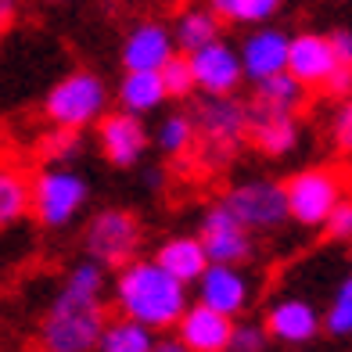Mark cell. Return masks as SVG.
Segmentation results:
<instances>
[{
	"mask_svg": "<svg viewBox=\"0 0 352 352\" xmlns=\"http://www.w3.org/2000/svg\"><path fill=\"white\" fill-rule=\"evenodd\" d=\"M334 137H338V148L352 155V101L338 111V119H334Z\"/></svg>",
	"mask_w": 352,
	"mask_h": 352,
	"instance_id": "836d02e7",
	"label": "cell"
},
{
	"mask_svg": "<svg viewBox=\"0 0 352 352\" xmlns=\"http://www.w3.org/2000/svg\"><path fill=\"white\" fill-rule=\"evenodd\" d=\"M287 61V36L280 29H259L245 40V54H241V72L252 76L255 83L266 76H274L284 69Z\"/></svg>",
	"mask_w": 352,
	"mask_h": 352,
	"instance_id": "2e32d148",
	"label": "cell"
},
{
	"mask_svg": "<svg viewBox=\"0 0 352 352\" xmlns=\"http://www.w3.org/2000/svg\"><path fill=\"white\" fill-rule=\"evenodd\" d=\"M331 51H334V61H342V65H352V33H345V29H338V33L327 36Z\"/></svg>",
	"mask_w": 352,
	"mask_h": 352,
	"instance_id": "e575fe53",
	"label": "cell"
},
{
	"mask_svg": "<svg viewBox=\"0 0 352 352\" xmlns=\"http://www.w3.org/2000/svg\"><path fill=\"white\" fill-rule=\"evenodd\" d=\"M87 201V184L72 173H43L36 187L29 190V209H36L40 223L47 227H65Z\"/></svg>",
	"mask_w": 352,
	"mask_h": 352,
	"instance_id": "8992f818",
	"label": "cell"
},
{
	"mask_svg": "<svg viewBox=\"0 0 352 352\" xmlns=\"http://www.w3.org/2000/svg\"><path fill=\"white\" fill-rule=\"evenodd\" d=\"M190 133H195V126H190V119H184V116H169V119L162 122V130H158V144H162L166 151L180 155V151H187Z\"/></svg>",
	"mask_w": 352,
	"mask_h": 352,
	"instance_id": "4316f807",
	"label": "cell"
},
{
	"mask_svg": "<svg viewBox=\"0 0 352 352\" xmlns=\"http://www.w3.org/2000/svg\"><path fill=\"white\" fill-rule=\"evenodd\" d=\"M158 266L166 270V274H173L180 284L187 280H198V274L205 266H209V255H205L201 241H190V237H176V241L162 245V252H158Z\"/></svg>",
	"mask_w": 352,
	"mask_h": 352,
	"instance_id": "ac0fdd59",
	"label": "cell"
},
{
	"mask_svg": "<svg viewBox=\"0 0 352 352\" xmlns=\"http://www.w3.org/2000/svg\"><path fill=\"white\" fill-rule=\"evenodd\" d=\"M198 295H201L205 306H212L219 313L234 316L248 302V284L227 263H216V266H205L201 274H198Z\"/></svg>",
	"mask_w": 352,
	"mask_h": 352,
	"instance_id": "4fadbf2b",
	"label": "cell"
},
{
	"mask_svg": "<svg viewBox=\"0 0 352 352\" xmlns=\"http://www.w3.org/2000/svg\"><path fill=\"white\" fill-rule=\"evenodd\" d=\"M180 342L190 352H219V349H230V334L234 324L227 313H219L212 306H195V309H184L180 313Z\"/></svg>",
	"mask_w": 352,
	"mask_h": 352,
	"instance_id": "8fae6325",
	"label": "cell"
},
{
	"mask_svg": "<svg viewBox=\"0 0 352 352\" xmlns=\"http://www.w3.org/2000/svg\"><path fill=\"white\" fill-rule=\"evenodd\" d=\"M65 287H69V292H79V295H94V298H98V295H101V266H94V263L76 266Z\"/></svg>",
	"mask_w": 352,
	"mask_h": 352,
	"instance_id": "f1b7e54d",
	"label": "cell"
},
{
	"mask_svg": "<svg viewBox=\"0 0 352 352\" xmlns=\"http://www.w3.org/2000/svg\"><path fill=\"white\" fill-rule=\"evenodd\" d=\"M29 212V184L22 173L0 166V230Z\"/></svg>",
	"mask_w": 352,
	"mask_h": 352,
	"instance_id": "603a6c76",
	"label": "cell"
},
{
	"mask_svg": "<svg viewBox=\"0 0 352 352\" xmlns=\"http://www.w3.org/2000/svg\"><path fill=\"white\" fill-rule=\"evenodd\" d=\"M119 98L130 111H151L166 101V87H162V79H158V72H130L122 79Z\"/></svg>",
	"mask_w": 352,
	"mask_h": 352,
	"instance_id": "44dd1931",
	"label": "cell"
},
{
	"mask_svg": "<svg viewBox=\"0 0 352 352\" xmlns=\"http://www.w3.org/2000/svg\"><path fill=\"white\" fill-rule=\"evenodd\" d=\"M104 331V309L94 295L61 292L43 324V345L51 352H90Z\"/></svg>",
	"mask_w": 352,
	"mask_h": 352,
	"instance_id": "7a4b0ae2",
	"label": "cell"
},
{
	"mask_svg": "<svg viewBox=\"0 0 352 352\" xmlns=\"http://www.w3.org/2000/svg\"><path fill=\"white\" fill-rule=\"evenodd\" d=\"M324 90L331 94V98H349L352 94V65L334 61V69L324 76Z\"/></svg>",
	"mask_w": 352,
	"mask_h": 352,
	"instance_id": "4dcf8cb0",
	"label": "cell"
},
{
	"mask_svg": "<svg viewBox=\"0 0 352 352\" xmlns=\"http://www.w3.org/2000/svg\"><path fill=\"white\" fill-rule=\"evenodd\" d=\"M169 54H173V36L162 25L144 22V25L133 29L126 47H122V65L130 72H158L166 65Z\"/></svg>",
	"mask_w": 352,
	"mask_h": 352,
	"instance_id": "9a60e30c",
	"label": "cell"
},
{
	"mask_svg": "<svg viewBox=\"0 0 352 352\" xmlns=\"http://www.w3.org/2000/svg\"><path fill=\"white\" fill-rule=\"evenodd\" d=\"M327 230H331V237H338V241H349L352 237V201H342L338 198V205L327 212Z\"/></svg>",
	"mask_w": 352,
	"mask_h": 352,
	"instance_id": "f546056e",
	"label": "cell"
},
{
	"mask_svg": "<svg viewBox=\"0 0 352 352\" xmlns=\"http://www.w3.org/2000/svg\"><path fill=\"white\" fill-rule=\"evenodd\" d=\"M87 245L98 263L108 266H122L133 259V252L140 245V223L130 212H101L90 223Z\"/></svg>",
	"mask_w": 352,
	"mask_h": 352,
	"instance_id": "52a82bcc",
	"label": "cell"
},
{
	"mask_svg": "<svg viewBox=\"0 0 352 352\" xmlns=\"http://www.w3.org/2000/svg\"><path fill=\"white\" fill-rule=\"evenodd\" d=\"M79 148V137L76 130H69V126H61V133H54L51 140H47V155L51 158H72Z\"/></svg>",
	"mask_w": 352,
	"mask_h": 352,
	"instance_id": "1f68e13d",
	"label": "cell"
},
{
	"mask_svg": "<svg viewBox=\"0 0 352 352\" xmlns=\"http://www.w3.org/2000/svg\"><path fill=\"white\" fill-rule=\"evenodd\" d=\"M119 309L144 327H173L187 309L184 284L158 263H130L116 284Z\"/></svg>",
	"mask_w": 352,
	"mask_h": 352,
	"instance_id": "6da1fadb",
	"label": "cell"
},
{
	"mask_svg": "<svg viewBox=\"0 0 352 352\" xmlns=\"http://www.w3.org/2000/svg\"><path fill=\"white\" fill-rule=\"evenodd\" d=\"M280 11V0H212V14L227 22H266Z\"/></svg>",
	"mask_w": 352,
	"mask_h": 352,
	"instance_id": "d4e9b609",
	"label": "cell"
},
{
	"mask_svg": "<svg viewBox=\"0 0 352 352\" xmlns=\"http://www.w3.org/2000/svg\"><path fill=\"white\" fill-rule=\"evenodd\" d=\"M327 327L334 334H352V277L338 287V298L327 313Z\"/></svg>",
	"mask_w": 352,
	"mask_h": 352,
	"instance_id": "83f0119b",
	"label": "cell"
},
{
	"mask_svg": "<svg viewBox=\"0 0 352 352\" xmlns=\"http://www.w3.org/2000/svg\"><path fill=\"white\" fill-rule=\"evenodd\" d=\"M14 4H19V0H0V33H4V29L11 25V19H14Z\"/></svg>",
	"mask_w": 352,
	"mask_h": 352,
	"instance_id": "d590c367",
	"label": "cell"
},
{
	"mask_svg": "<svg viewBox=\"0 0 352 352\" xmlns=\"http://www.w3.org/2000/svg\"><path fill=\"white\" fill-rule=\"evenodd\" d=\"M284 198H287V216H295L298 223H306V227H316V223H324L327 212L338 205L342 184H338V176L327 173V169H309V173H298L295 180L287 184Z\"/></svg>",
	"mask_w": 352,
	"mask_h": 352,
	"instance_id": "277c9868",
	"label": "cell"
},
{
	"mask_svg": "<svg viewBox=\"0 0 352 352\" xmlns=\"http://www.w3.org/2000/svg\"><path fill=\"white\" fill-rule=\"evenodd\" d=\"M263 342H266V334L259 327H237L230 334V349L234 352H263Z\"/></svg>",
	"mask_w": 352,
	"mask_h": 352,
	"instance_id": "d6a6232c",
	"label": "cell"
},
{
	"mask_svg": "<svg viewBox=\"0 0 352 352\" xmlns=\"http://www.w3.org/2000/svg\"><path fill=\"white\" fill-rule=\"evenodd\" d=\"M201 248L209 255V263H245L252 255V241H248V230L234 219V212L227 205H219L205 216V227H201Z\"/></svg>",
	"mask_w": 352,
	"mask_h": 352,
	"instance_id": "30bf717a",
	"label": "cell"
},
{
	"mask_svg": "<svg viewBox=\"0 0 352 352\" xmlns=\"http://www.w3.org/2000/svg\"><path fill=\"white\" fill-rule=\"evenodd\" d=\"M284 69L292 72L302 83H324V76L334 69V51L327 36H316V33H302L295 40H287V61Z\"/></svg>",
	"mask_w": 352,
	"mask_h": 352,
	"instance_id": "5bb4252c",
	"label": "cell"
},
{
	"mask_svg": "<svg viewBox=\"0 0 352 352\" xmlns=\"http://www.w3.org/2000/svg\"><path fill=\"white\" fill-rule=\"evenodd\" d=\"M245 108L230 101L227 94H209L205 101L195 104V119H190V126L205 137V144H212V148H227V144H234L237 137L245 133Z\"/></svg>",
	"mask_w": 352,
	"mask_h": 352,
	"instance_id": "ba28073f",
	"label": "cell"
},
{
	"mask_svg": "<svg viewBox=\"0 0 352 352\" xmlns=\"http://www.w3.org/2000/svg\"><path fill=\"white\" fill-rule=\"evenodd\" d=\"M216 36H219V19L212 11H187L176 22V40H180L184 51H198Z\"/></svg>",
	"mask_w": 352,
	"mask_h": 352,
	"instance_id": "cb8c5ba5",
	"label": "cell"
},
{
	"mask_svg": "<svg viewBox=\"0 0 352 352\" xmlns=\"http://www.w3.org/2000/svg\"><path fill=\"white\" fill-rule=\"evenodd\" d=\"M43 352H51V349H43Z\"/></svg>",
	"mask_w": 352,
	"mask_h": 352,
	"instance_id": "74e56055",
	"label": "cell"
},
{
	"mask_svg": "<svg viewBox=\"0 0 352 352\" xmlns=\"http://www.w3.org/2000/svg\"><path fill=\"white\" fill-rule=\"evenodd\" d=\"M320 327L316 313L306 306V302H280L270 313V334H277L280 342H309Z\"/></svg>",
	"mask_w": 352,
	"mask_h": 352,
	"instance_id": "d6986e66",
	"label": "cell"
},
{
	"mask_svg": "<svg viewBox=\"0 0 352 352\" xmlns=\"http://www.w3.org/2000/svg\"><path fill=\"white\" fill-rule=\"evenodd\" d=\"M158 79H162V87H166V98H187V94L195 90L190 61L187 58H176V54L166 58V65L158 69Z\"/></svg>",
	"mask_w": 352,
	"mask_h": 352,
	"instance_id": "484cf974",
	"label": "cell"
},
{
	"mask_svg": "<svg viewBox=\"0 0 352 352\" xmlns=\"http://www.w3.org/2000/svg\"><path fill=\"white\" fill-rule=\"evenodd\" d=\"M187 61H190L195 87L209 90V94H230V90H237V83H241V76H245L237 54L219 40H209L205 47H198V51H190Z\"/></svg>",
	"mask_w": 352,
	"mask_h": 352,
	"instance_id": "9c48e42d",
	"label": "cell"
},
{
	"mask_svg": "<svg viewBox=\"0 0 352 352\" xmlns=\"http://www.w3.org/2000/svg\"><path fill=\"white\" fill-rule=\"evenodd\" d=\"M245 130L252 133L255 140V148L266 151V155H284V151H292V144L298 137V126H295V116L292 111H274V108H266L255 101L252 108H245Z\"/></svg>",
	"mask_w": 352,
	"mask_h": 352,
	"instance_id": "7c38bea8",
	"label": "cell"
},
{
	"mask_svg": "<svg viewBox=\"0 0 352 352\" xmlns=\"http://www.w3.org/2000/svg\"><path fill=\"white\" fill-rule=\"evenodd\" d=\"M255 101L266 104V108H274V111H295L302 101H306V83L295 79L287 69H280L274 76L259 79V98H255Z\"/></svg>",
	"mask_w": 352,
	"mask_h": 352,
	"instance_id": "ffe728a7",
	"label": "cell"
},
{
	"mask_svg": "<svg viewBox=\"0 0 352 352\" xmlns=\"http://www.w3.org/2000/svg\"><path fill=\"white\" fill-rule=\"evenodd\" d=\"M151 352H190L180 338H166V342H158V345H151Z\"/></svg>",
	"mask_w": 352,
	"mask_h": 352,
	"instance_id": "8d00e7d4",
	"label": "cell"
},
{
	"mask_svg": "<svg viewBox=\"0 0 352 352\" xmlns=\"http://www.w3.org/2000/svg\"><path fill=\"white\" fill-rule=\"evenodd\" d=\"M219 352H227V349H219Z\"/></svg>",
	"mask_w": 352,
	"mask_h": 352,
	"instance_id": "f35d334b",
	"label": "cell"
},
{
	"mask_svg": "<svg viewBox=\"0 0 352 352\" xmlns=\"http://www.w3.org/2000/svg\"><path fill=\"white\" fill-rule=\"evenodd\" d=\"M227 209L234 212V219L241 223L245 230H270V227H280L287 219V198H284V187L270 184V180H255L245 184L227 195Z\"/></svg>",
	"mask_w": 352,
	"mask_h": 352,
	"instance_id": "5b68a950",
	"label": "cell"
},
{
	"mask_svg": "<svg viewBox=\"0 0 352 352\" xmlns=\"http://www.w3.org/2000/svg\"><path fill=\"white\" fill-rule=\"evenodd\" d=\"M148 137H144V126L133 116H104L101 119V148L116 166H133Z\"/></svg>",
	"mask_w": 352,
	"mask_h": 352,
	"instance_id": "e0dca14e",
	"label": "cell"
},
{
	"mask_svg": "<svg viewBox=\"0 0 352 352\" xmlns=\"http://www.w3.org/2000/svg\"><path fill=\"white\" fill-rule=\"evenodd\" d=\"M101 352H151V327H144L137 324V320H119V324H111L101 331V338H98Z\"/></svg>",
	"mask_w": 352,
	"mask_h": 352,
	"instance_id": "7402d4cb",
	"label": "cell"
},
{
	"mask_svg": "<svg viewBox=\"0 0 352 352\" xmlns=\"http://www.w3.org/2000/svg\"><path fill=\"white\" fill-rule=\"evenodd\" d=\"M101 108H104V83L90 72H76L61 79L47 98V116L58 126H69V130L94 122L101 116Z\"/></svg>",
	"mask_w": 352,
	"mask_h": 352,
	"instance_id": "3957f363",
	"label": "cell"
}]
</instances>
